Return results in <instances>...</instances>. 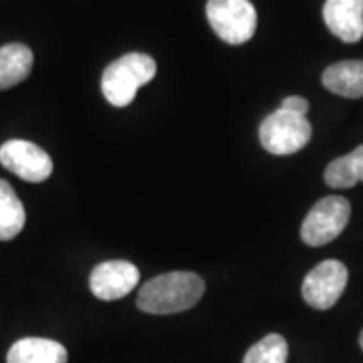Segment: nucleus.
Returning <instances> with one entry per match:
<instances>
[{
	"label": "nucleus",
	"instance_id": "1",
	"mask_svg": "<svg viewBox=\"0 0 363 363\" xmlns=\"http://www.w3.org/2000/svg\"><path fill=\"white\" fill-rule=\"evenodd\" d=\"M206 291V283L199 274L174 271L150 279L140 289L136 305L152 315H172L194 308Z\"/></svg>",
	"mask_w": 363,
	"mask_h": 363
},
{
	"label": "nucleus",
	"instance_id": "2",
	"mask_svg": "<svg viewBox=\"0 0 363 363\" xmlns=\"http://www.w3.org/2000/svg\"><path fill=\"white\" fill-rule=\"evenodd\" d=\"M157 74L155 59L143 52H130L111 62L103 72L101 89L113 106L123 108L133 101L138 89Z\"/></svg>",
	"mask_w": 363,
	"mask_h": 363
},
{
	"label": "nucleus",
	"instance_id": "3",
	"mask_svg": "<svg viewBox=\"0 0 363 363\" xmlns=\"http://www.w3.org/2000/svg\"><path fill=\"white\" fill-rule=\"evenodd\" d=\"M206 13L214 33L227 44H244L256 33L257 12L249 0H208Z\"/></svg>",
	"mask_w": 363,
	"mask_h": 363
},
{
	"label": "nucleus",
	"instance_id": "4",
	"mask_svg": "<svg viewBox=\"0 0 363 363\" xmlns=\"http://www.w3.org/2000/svg\"><path fill=\"white\" fill-rule=\"evenodd\" d=\"M313 135L306 116L279 110L264 118L259 126L261 145L272 155L286 157L299 152L310 143Z\"/></svg>",
	"mask_w": 363,
	"mask_h": 363
},
{
	"label": "nucleus",
	"instance_id": "5",
	"mask_svg": "<svg viewBox=\"0 0 363 363\" xmlns=\"http://www.w3.org/2000/svg\"><path fill=\"white\" fill-rule=\"evenodd\" d=\"M350 202L340 195H328L315 203L301 225V239L313 247L325 246L343 233L350 220Z\"/></svg>",
	"mask_w": 363,
	"mask_h": 363
},
{
	"label": "nucleus",
	"instance_id": "6",
	"mask_svg": "<svg viewBox=\"0 0 363 363\" xmlns=\"http://www.w3.org/2000/svg\"><path fill=\"white\" fill-rule=\"evenodd\" d=\"M348 283V269L343 262L328 259L308 272L303 281V298L315 310H330L337 305Z\"/></svg>",
	"mask_w": 363,
	"mask_h": 363
},
{
	"label": "nucleus",
	"instance_id": "7",
	"mask_svg": "<svg viewBox=\"0 0 363 363\" xmlns=\"http://www.w3.org/2000/svg\"><path fill=\"white\" fill-rule=\"evenodd\" d=\"M0 163L22 180L39 184L52 174V160L48 152L33 142L9 140L0 147Z\"/></svg>",
	"mask_w": 363,
	"mask_h": 363
},
{
	"label": "nucleus",
	"instance_id": "8",
	"mask_svg": "<svg viewBox=\"0 0 363 363\" xmlns=\"http://www.w3.org/2000/svg\"><path fill=\"white\" fill-rule=\"evenodd\" d=\"M140 271L128 261H106L94 267L89 278L93 294L104 301L125 298L136 288Z\"/></svg>",
	"mask_w": 363,
	"mask_h": 363
},
{
	"label": "nucleus",
	"instance_id": "9",
	"mask_svg": "<svg viewBox=\"0 0 363 363\" xmlns=\"http://www.w3.org/2000/svg\"><path fill=\"white\" fill-rule=\"evenodd\" d=\"M323 19L343 43H358L363 38V0H326Z\"/></svg>",
	"mask_w": 363,
	"mask_h": 363
},
{
	"label": "nucleus",
	"instance_id": "10",
	"mask_svg": "<svg viewBox=\"0 0 363 363\" xmlns=\"http://www.w3.org/2000/svg\"><path fill=\"white\" fill-rule=\"evenodd\" d=\"M7 363H67V352L56 340L22 338L9 350Z\"/></svg>",
	"mask_w": 363,
	"mask_h": 363
},
{
	"label": "nucleus",
	"instance_id": "11",
	"mask_svg": "<svg viewBox=\"0 0 363 363\" xmlns=\"http://www.w3.org/2000/svg\"><path fill=\"white\" fill-rule=\"evenodd\" d=\"M328 91L343 98L363 96V61H342L328 66L321 76Z\"/></svg>",
	"mask_w": 363,
	"mask_h": 363
},
{
	"label": "nucleus",
	"instance_id": "12",
	"mask_svg": "<svg viewBox=\"0 0 363 363\" xmlns=\"http://www.w3.org/2000/svg\"><path fill=\"white\" fill-rule=\"evenodd\" d=\"M33 65V51L27 45L13 43L0 48V89L12 88L27 79Z\"/></svg>",
	"mask_w": 363,
	"mask_h": 363
},
{
	"label": "nucleus",
	"instance_id": "13",
	"mask_svg": "<svg viewBox=\"0 0 363 363\" xmlns=\"http://www.w3.org/2000/svg\"><path fill=\"white\" fill-rule=\"evenodd\" d=\"M26 208L9 182L0 179V240H11L24 229Z\"/></svg>",
	"mask_w": 363,
	"mask_h": 363
},
{
	"label": "nucleus",
	"instance_id": "14",
	"mask_svg": "<svg viewBox=\"0 0 363 363\" xmlns=\"http://www.w3.org/2000/svg\"><path fill=\"white\" fill-rule=\"evenodd\" d=\"M288 343L278 333H269L249 348L242 363H286Z\"/></svg>",
	"mask_w": 363,
	"mask_h": 363
},
{
	"label": "nucleus",
	"instance_id": "15",
	"mask_svg": "<svg viewBox=\"0 0 363 363\" xmlns=\"http://www.w3.org/2000/svg\"><path fill=\"white\" fill-rule=\"evenodd\" d=\"M325 182L333 189H352L358 184L355 172L352 169L350 157L345 155L333 160L325 170Z\"/></svg>",
	"mask_w": 363,
	"mask_h": 363
},
{
	"label": "nucleus",
	"instance_id": "16",
	"mask_svg": "<svg viewBox=\"0 0 363 363\" xmlns=\"http://www.w3.org/2000/svg\"><path fill=\"white\" fill-rule=\"evenodd\" d=\"M279 108L288 113H293V115L306 116L308 110H310V104H308L306 99L301 96H288L283 99V103H281Z\"/></svg>",
	"mask_w": 363,
	"mask_h": 363
},
{
	"label": "nucleus",
	"instance_id": "17",
	"mask_svg": "<svg viewBox=\"0 0 363 363\" xmlns=\"http://www.w3.org/2000/svg\"><path fill=\"white\" fill-rule=\"evenodd\" d=\"M348 157H350L352 169L355 172L357 180L363 182V145L353 150L352 153H348Z\"/></svg>",
	"mask_w": 363,
	"mask_h": 363
},
{
	"label": "nucleus",
	"instance_id": "18",
	"mask_svg": "<svg viewBox=\"0 0 363 363\" xmlns=\"http://www.w3.org/2000/svg\"><path fill=\"white\" fill-rule=\"evenodd\" d=\"M360 347H362V350H363V330H362V333H360Z\"/></svg>",
	"mask_w": 363,
	"mask_h": 363
}]
</instances>
